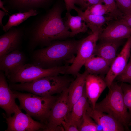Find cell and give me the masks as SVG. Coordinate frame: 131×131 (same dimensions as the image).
Segmentation results:
<instances>
[{
	"label": "cell",
	"mask_w": 131,
	"mask_h": 131,
	"mask_svg": "<svg viewBox=\"0 0 131 131\" xmlns=\"http://www.w3.org/2000/svg\"><path fill=\"white\" fill-rule=\"evenodd\" d=\"M63 8L57 2L43 14L34 16L25 25L24 38L27 40L28 50L33 51L38 47L47 46L53 42L70 37L71 32L62 17Z\"/></svg>",
	"instance_id": "obj_1"
},
{
	"label": "cell",
	"mask_w": 131,
	"mask_h": 131,
	"mask_svg": "<svg viewBox=\"0 0 131 131\" xmlns=\"http://www.w3.org/2000/svg\"><path fill=\"white\" fill-rule=\"evenodd\" d=\"M81 40L54 41L48 46L34 51L32 63L44 69L72 64Z\"/></svg>",
	"instance_id": "obj_2"
},
{
	"label": "cell",
	"mask_w": 131,
	"mask_h": 131,
	"mask_svg": "<svg viewBox=\"0 0 131 131\" xmlns=\"http://www.w3.org/2000/svg\"><path fill=\"white\" fill-rule=\"evenodd\" d=\"M74 80L66 76H49L30 82L19 83H9L12 90L24 91L42 96L61 93L67 88Z\"/></svg>",
	"instance_id": "obj_3"
},
{
	"label": "cell",
	"mask_w": 131,
	"mask_h": 131,
	"mask_svg": "<svg viewBox=\"0 0 131 131\" xmlns=\"http://www.w3.org/2000/svg\"><path fill=\"white\" fill-rule=\"evenodd\" d=\"M108 93L101 101L96 103L94 109L112 116L130 131L129 123L131 117L124 102L120 85L113 82L108 87Z\"/></svg>",
	"instance_id": "obj_4"
},
{
	"label": "cell",
	"mask_w": 131,
	"mask_h": 131,
	"mask_svg": "<svg viewBox=\"0 0 131 131\" xmlns=\"http://www.w3.org/2000/svg\"><path fill=\"white\" fill-rule=\"evenodd\" d=\"M19 102V108L31 117L46 124L50 110L57 97L53 95L42 96L31 93L13 90Z\"/></svg>",
	"instance_id": "obj_5"
},
{
	"label": "cell",
	"mask_w": 131,
	"mask_h": 131,
	"mask_svg": "<svg viewBox=\"0 0 131 131\" xmlns=\"http://www.w3.org/2000/svg\"><path fill=\"white\" fill-rule=\"evenodd\" d=\"M68 65L44 69L33 63L25 64L15 73L7 77L9 83H22L49 76L66 74Z\"/></svg>",
	"instance_id": "obj_6"
},
{
	"label": "cell",
	"mask_w": 131,
	"mask_h": 131,
	"mask_svg": "<svg viewBox=\"0 0 131 131\" xmlns=\"http://www.w3.org/2000/svg\"><path fill=\"white\" fill-rule=\"evenodd\" d=\"M102 30L92 32L90 34L81 39L78 46L76 56L66 74L75 77L86 62L94 55L100 34Z\"/></svg>",
	"instance_id": "obj_7"
},
{
	"label": "cell",
	"mask_w": 131,
	"mask_h": 131,
	"mask_svg": "<svg viewBox=\"0 0 131 131\" xmlns=\"http://www.w3.org/2000/svg\"><path fill=\"white\" fill-rule=\"evenodd\" d=\"M68 88L64 90L58 97L49 113L44 131L64 130L61 127L63 121L67 120L70 112L68 98Z\"/></svg>",
	"instance_id": "obj_8"
},
{
	"label": "cell",
	"mask_w": 131,
	"mask_h": 131,
	"mask_svg": "<svg viewBox=\"0 0 131 131\" xmlns=\"http://www.w3.org/2000/svg\"><path fill=\"white\" fill-rule=\"evenodd\" d=\"M21 110L17 105L13 116L8 117L3 114L7 125L5 131H44L46 127L44 123L33 120Z\"/></svg>",
	"instance_id": "obj_9"
},
{
	"label": "cell",
	"mask_w": 131,
	"mask_h": 131,
	"mask_svg": "<svg viewBox=\"0 0 131 131\" xmlns=\"http://www.w3.org/2000/svg\"><path fill=\"white\" fill-rule=\"evenodd\" d=\"M25 25L13 27L0 36V57L19 50L24 38Z\"/></svg>",
	"instance_id": "obj_10"
},
{
	"label": "cell",
	"mask_w": 131,
	"mask_h": 131,
	"mask_svg": "<svg viewBox=\"0 0 131 131\" xmlns=\"http://www.w3.org/2000/svg\"><path fill=\"white\" fill-rule=\"evenodd\" d=\"M127 39L120 52L111 64L109 69L104 78L108 87L123 71L128 63L131 55V36Z\"/></svg>",
	"instance_id": "obj_11"
},
{
	"label": "cell",
	"mask_w": 131,
	"mask_h": 131,
	"mask_svg": "<svg viewBox=\"0 0 131 131\" xmlns=\"http://www.w3.org/2000/svg\"><path fill=\"white\" fill-rule=\"evenodd\" d=\"M4 72L0 71V106L4 110L6 115L11 116L14 113L17 105L15 96L9 87Z\"/></svg>",
	"instance_id": "obj_12"
},
{
	"label": "cell",
	"mask_w": 131,
	"mask_h": 131,
	"mask_svg": "<svg viewBox=\"0 0 131 131\" xmlns=\"http://www.w3.org/2000/svg\"><path fill=\"white\" fill-rule=\"evenodd\" d=\"M107 87L104 78L100 76L88 74L86 76L85 89L91 107L94 109L96 102Z\"/></svg>",
	"instance_id": "obj_13"
},
{
	"label": "cell",
	"mask_w": 131,
	"mask_h": 131,
	"mask_svg": "<svg viewBox=\"0 0 131 131\" xmlns=\"http://www.w3.org/2000/svg\"><path fill=\"white\" fill-rule=\"evenodd\" d=\"M53 0H4V6L6 9L25 12L31 10L38 11L45 9L51 4Z\"/></svg>",
	"instance_id": "obj_14"
},
{
	"label": "cell",
	"mask_w": 131,
	"mask_h": 131,
	"mask_svg": "<svg viewBox=\"0 0 131 131\" xmlns=\"http://www.w3.org/2000/svg\"><path fill=\"white\" fill-rule=\"evenodd\" d=\"M87 114L102 128L104 131H124L123 125L111 115L93 109L89 106L86 112Z\"/></svg>",
	"instance_id": "obj_15"
},
{
	"label": "cell",
	"mask_w": 131,
	"mask_h": 131,
	"mask_svg": "<svg viewBox=\"0 0 131 131\" xmlns=\"http://www.w3.org/2000/svg\"><path fill=\"white\" fill-rule=\"evenodd\" d=\"M25 60L22 52L14 51L0 57V70L7 77L19 70L25 64Z\"/></svg>",
	"instance_id": "obj_16"
},
{
	"label": "cell",
	"mask_w": 131,
	"mask_h": 131,
	"mask_svg": "<svg viewBox=\"0 0 131 131\" xmlns=\"http://www.w3.org/2000/svg\"><path fill=\"white\" fill-rule=\"evenodd\" d=\"M131 36V27L118 20L103 29L99 39L122 40Z\"/></svg>",
	"instance_id": "obj_17"
},
{
	"label": "cell",
	"mask_w": 131,
	"mask_h": 131,
	"mask_svg": "<svg viewBox=\"0 0 131 131\" xmlns=\"http://www.w3.org/2000/svg\"><path fill=\"white\" fill-rule=\"evenodd\" d=\"M97 44L94 55L106 60L110 66L116 57L117 51L122 40H101Z\"/></svg>",
	"instance_id": "obj_18"
},
{
	"label": "cell",
	"mask_w": 131,
	"mask_h": 131,
	"mask_svg": "<svg viewBox=\"0 0 131 131\" xmlns=\"http://www.w3.org/2000/svg\"><path fill=\"white\" fill-rule=\"evenodd\" d=\"M88 74L85 71L82 74H78L68 88L70 112L73 105L82 95L85 88L86 77Z\"/></svg>",
	"instance_id": "obj_19"
},
{
	"label": "cell",
	"mask_w": 131,
	"mask_h": 131,
	"mask_svg": "<svg viewBox=\"0 0 131 131\" xmlns=\"http://www.w3.org/2000/svg\"><path fill=\"white\" fill-rule=\"evenodd\" d=\"M87 99L85 88L82 95L73 105L68 115L66 121L69 124L75 126L78 128L83 115L90 106Z\"/></svg>",
	"instance_id": "obj_20"
},
{
	"label": "cell",
	"mask_w": 131,
	"mask_h": 131,
	"mask_svg": "<svg viewBox=\"0 0 131 131\" xmlns=\"http://www.w3.org/2000/svg\"><path fill=\"white\" fill-rule=\"evenodd\" d=\"M85 70L89 74L95 75H103L106 74L110 65L108 62L103 58L94 55L85 63Z\"/></svg>",
	"instance_id": "obj_21"
},
{
	"label": "cell",
	"mask_w": 131,
	"mask_h": 131,
	"mask_svg": "<svg viewBox=\"0 0 131 131\" xmlns=\"http://www.w3.org/2000/svg\"><path fill=\"white\" fill-rule=\"evenodd\" d=\"M75 10L78 15L80 16L86 24L88 27L92 32L102 30L103 26L113 18L110 16L105 17L104 16H99L85 14L83 11L77 7Z\"/></svg>",
	"instance_id": "obj_22"
},
{
	"label": "cell",
	"mask_w": 131,
	"mask_h": 131,
	"mask_svg": "<svg viewBox=\"0 0 131 131\" xmlns=\"http://www.w3.org/2000/svg\"><path fill=\"white\" fill-rule=\"evenodd\" d=\"M66 16V19L64 24L67 28L71 30L70 37L87 31L88 28L86 24L80 15L73 16L70 12H67Z\"/></svg>",
	"instance_id": "obj_23"
},
{
	"label": "cell",
	"mask_w": 131,
	"mask_h": 131,
	"mask_svg": "<svg viewBox=\"0 0 131 131\" xmlns=\"http://www.w3.org/2000/svg\"><path fill=\"white\" fill-rule=\"evenodd\" d=\"M39 13V11L31 10L25 12H18L9 15L8 22L2 27L3 30L5 32L13 27L18 26L21 23L32 16Z\"/></svg>",
	"instance_id": "obj_24"
},
{
	"label": "cell",
	"mask_w": 131,
	"mask_h": 131,
	"mask_svg": "<svg viewBox=\"0 0 131 131\" xmlns=\"http://www.w3.org/2000/svg\"><path fill=\"white\" fill-rule=\"evenodd\" d=\"M99 127L100 126L95 123L86 112L83 116L78 129L80 131H100L99 128Z\"/></svg>",
	"instance_id": "obj_25"
},
{
	"label": "cell",
	"mask_w": 131,
	"mask_h": 131,
	"mask_svg": "<svg viewBox=\"0 0 131 131\" xmlns=\"http://www.w3.org/2000/svg\"><path fill=\"white\" fill-rule=\"evenodd\" d=\"M84 13L86 14L99 16L108 15L110 16L109 11L107 8L102 3L93 5L88 7Z\"/></svg>",
	"instance_id": "obj_26"
},
{
	"label": "cell",
	"mask_w": 131,
	"mask_h": 131,
	"mask_svg": "<svg viewBox=\"0 0 131 131\" xmlns=\"http://www.w3.org/2000/svg\"><path fill=\"white\" fill-rule=\"evenodd\" d=\"M120 85L123 91L125 104L128 109L131 117V84L122 82Z\"/></svg>",
	"instance_id": "obj_27"
},
{
	"label": "cell",
	"mask_w": 131,
	"mask_h": 131,
	"mask_svg": "<svg viewBox=\"0 0 131 131\" xmlns=\"http://www.w3.org/2000/svg\"><path fill=\"white\" fill-rule=\"evenodd\" d=\"M102 0L109 11L110 16L113 19L119 18L123 15L117 8L115 0Z\"/></svg>",
	"instance_id": "obj_28"
},
{
	"label": "cell",
	"mask_w": 131,
	"mask_h": 131,
	"mask_svg": "<svg viewBox=\"0 0 131 131\" xmlns=\"http://www.w3.org/2000/svg\"><path fill=\"white\" fill-rule=\"evenodd\" d=\"M116 78L122 82L131 84V55L125 69Z\"/></svg>",
	"instance_id": "obj_29"
},
{
	"label": "cell",
	"mask_w": 131,
	"mask_h": 131,
	"mask_svg": "<svg viewBox=\"0 0 131 131\" xmlns=\"http://www.w3.org/2000/svg\"><path fill=\"white\" fill-rule=\"evenodd\" d=\"M67 12H70L72 9L75 10L77 7L75 5L80 7L81 10H85L88 7L85 0H64Z\"/></svg>",
	"instance_id": "obj_30"
},
{
	"label": "cell",
	"mask_w": 131,
	"mask_h": 131,
	"mask_svg": "<svg viewBox=\"0 0 131 131\" xmlns=\"http://www.w3.org/2000/svg\"><path fill=\"white\" fill-rule=\"evenodd\" d=\"M119 10L124 15L131 14V0H115Z\"/></svg>",
	"instance_id": "obj_31"
},
{
	"label": "cell",
	"mask_w": 131,
	"mask_h": 131,
	"mask_svg": "<svg viewBox=\"0 0 131 131\" xmlns=\"http://www.w3.org/2000/svg\"><path fill=\"white\" fill-rule=\"evenodd\" d=\"M64 130L66 131H79L78 128L74 125L69 124L66 121H63L61 123Z\"/></svg>",
	"instance_id": "obj_32"
},
{
	"label": "cell",
	"mask_w": 131,
	"mask_h": 131,
	"mask_svg": "<svg viewBox=\"0 0 131 131\" xmlns=\"http://www.w3.org/2000/svg\"><path fill=\"white\" fill-rule=\"evenodd\" d=\"M118 20L131 27V14L124 15Z\"/></svg>",
	"instance_id": "obj_33"
},
{
	"label": "cell",
	"mask_w": 131,
	"mask_h": 131,
	"mask_svg": "<svg viewBox=\"0 0 131 131\" xmlns=\"http://www.w3.org/2000/svg\"><path fill=\"white\" fill-rule=\"evenodd\" d=\"M88 5V7L99 3H103L102 0H85Z\"/></svg>",
	"instance_id": "obj_34"
},
{
	"label": "cell",
	"mask_w": 131,
	"mask_h": 131,
	"mask_svg": "<svg viewBox=\"0 0 131 131\" xmlns=\"http://www.w3.org/2000/svg\"><path fill=\"white\" fill-rule=\"evenodd\" d=\"M8 15V14L4 11L0 10V25L1 27L2 28L3 25L2 23V21L3 17L5 15Z\"/></svg>",
	"instance_id": "obj_35"
},
{
	"label": "cell",
	"mask_w": 131,
	"mask_h": 131,
	"mask_svg": "<svg viewBox=\"0 0 131 131\" xmlns=\"http://www.w3.org/2000/svg\"><path fill=\"white\" fill-rule=\"evenodd\" d=\"M0 8L2 9L3 11L7 13L8 14V13H9V11H8L5 8L3 2L1 0H0Z\"/></svg>",
	"instance_id": "obj_36"
},
{
	"label": "cell",
	"mask_w": 131,
	"mask_h": 131,
	"mask_svg": "<svg viewBox=\"0 0 131 131\" xmlns=\"http://www.w3.org/2000/svg\"><path fill=\"white\" fill-rule=\"evenodd\" d=\"M129 126H131V121L129 123Z\"/></svg>",
	"instance_id": "obj_37"
},
{
	"label": "cell",
	"mask_w": 131,
	"mask_h": 131,
	"mask_svg": "<svg viewBox=\"0 0 131 131\" xmlns=\"http://www.w3.org/2000/svg\"></svg>",
	"instance_id": "obj_38"
},
{
	"label": "cell",
	"mask_w": 131,
	"mask_h": 131,
	"mask_svg": "<svg viewBox=\"0 0 131 131\" xmlns=\"http://www.w3.org/2000/svg\"></svg>",
	"instance_id": "obj_39"
}]
</instances>
